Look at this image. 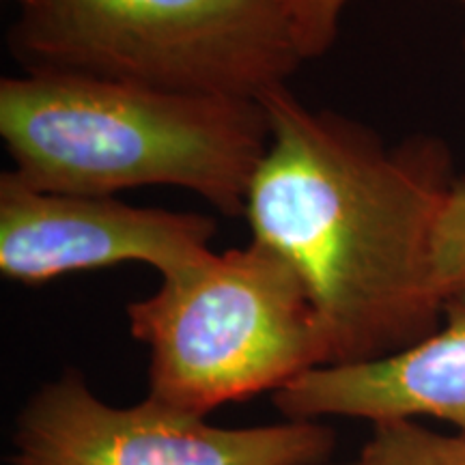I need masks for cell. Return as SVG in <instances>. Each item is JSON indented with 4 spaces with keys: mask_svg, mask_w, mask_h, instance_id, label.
Returning a JSON list of instances; mask_svg holds the SVG:
<instances>
[{
    "mask_svg": "<svg viewBox=\"0 0 465 465\" xmlns=\"http://www.w3.org/2000/svg\"><path fill=\"white\" fill-rule=\"evenodd\" d=\"M270 147L243 216L252 242L302 278L322 322L328 364L380 360L427 339L444 319L433 231L457 174L446 144L411 136L388 147L287 84L261 100Z\"/></svg>",
    "mask_w": 465,
    "mask_h": 465,
    "instance_id": "1",
    "label": "cell"
},
{
    "mask_svg": "<svg viewBox=\"0 0 465 465\" xmlns=\"http://www.w3.org/2000/svg\"><path fill=\"white\" fill-rule=\"evenodd\" d=\"M0 136L11 171L35 190L173 185L240 218L272 130L259 100L22 74L0 80Z\"/></svg>",
    "mask_w": 465,
    "mask_h": 465,
    "instance_id": "2",
    "label": "cell"
},
{
    "mask_svg": "<svg viewBox=\"0 0 465 465\" xmlns=\"http://www.w3.org/2000/svg\"><path fill=\"white\" fill-rule=\"evenodd\" d=\"M149 349V399L205 418L328 364L322 322L287 261L250 242L207 252L127 304Z\"/></svg>",
    "mask_w": 465,
    "mask_h": 465,
    "instance_id": "3",
    "label": "cell"
},
{
    "mask_svg": "<svg viewBox=\"0 0 465 465\" xmlns=\"http://www.w3.org/2000/svg\"><path fill=\"white\" fill-rule=\"evenodd\" d=\"M25 74L263 100L304 58L274 0H17Z\"/></svg>",
    "mask_w": 465,
    "mask_h": 465,
    "instance_id": "4",
    "label": "cell"
},
{
    "mask_svg": "<svg viewBox=\"0 0 465 465\" xmlns=\"http://www.w3.org/2000/svg\"><path fill=\"white\" fill-rule=\"evenodd\" d=\"M11 465H322L336 433L319 420L213 427L153 399L116 407L65 371L28 399Z\"/></svg>",
    "mask_w": 465,
    "mask_h": 465,
    "instance_id": "5",
    "label": "cell"
},
{
    "mask_svg": "<svg viewBox=\"0 0 465 465\" xmlns=\"http://www.w3.org/2000/svg\"><path fill=\"white\" fill-rule=\"evenodd\" d=\"M216 232L218 224L203 213L44 192L14 171L0 174V274L22 284L127 261L168 276L212 252Z\"/></svg>",
    "mask_w": 465,
    "mask_h": 465,
    "instance_id": "6",
    "label": "cell"
},
{
    "mask_svg": "<svg viewBox=\"0 0 465 465\" xmlns=\"http://www.w3.org/2000/svg\"><path fill=\"white\" fill-rule=\"evenodd\" d=\"M274 405L287 420L429 416L465 435V302L446 304L427 339L371 362L308 371L274 392Z\"/></svg>",
    "mask_w": 465,
    "mask_h": 465,
    "instance_id": "7",
    "label": "cell"
},
{
    "mask_svg": "<svg viewBox=\"0 0 465 465\" xmlns=\"http://www.w3.org/2000/svg\"><path fill=\"white\" fill-rule=\"evenodd\" d=\"M342 465H465V435L433 431L414 418L373 422L358 457Z\"/></svg>",
    "mask_w": 465,
    "mask_h": 465,
    "instance_id": "8",
    "label": "cell"
},
{
    "mask_svg": "<svg viewBox=\"0 0 465 465\" xmlns=\"http://www.w3.org/2000/svg\"><path fill=\"white\" fill-rule=\"evenodd\" d=\"M433 281L444 304L465 302V177H455L433 231Z\"/></svg>",
    "mask_w": 465,
    "mask_h": 465,
    "instance_id": "9",
    "label": "cell"
},
{
    "mask_svg": "<svg viewBox=\"0 0 465 465\" xmlns=\"http://www.w3.org/2000/svg\"><path fill=\"white\" fill-rule=\"evenodd\" d=\"M347 3L349 0H274L287 20L304 63L323 56L336 44ZM459 3L465 7V0H459Z\"/></svg>",
    "mask_w": 465,
    "mask_h": 465,
    "instance_id": "10",
    "label": "cell"
}]
</instances>
